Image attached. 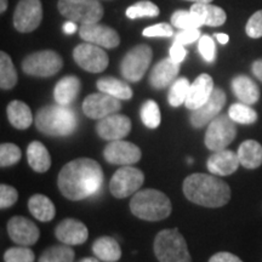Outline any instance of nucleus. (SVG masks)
<instances>
[{"instance_id": "37998d69", "label": "nucleus", "mask_w": 262, "mask_h": 262, "mask_svg": "<svg viewBox=\"0 0 262 262\" xmlns=\"http://www.w3.org/2000/svg\"><path fill=\"white\" fill-rule=\"evenodd\" d=\"M18 193L12 186L2 185L0 186V208L8 209L17 202Z\"/></svg>"}, {"instance_id": "58836bf2", "label": "nucleus", "mask_w": 262, "mask_h": 262, "mask_svg": "<svg viewBox=\"0 0 262 262\" xmlns=\"http://www.w3.org/2000/svg\"><path fill=\"white\" fill-rule=\"evenodd\" d=\"M21 157V149L14 143H3L0 146V165L2 168L15 165L16 163L19 162Z\"/></svg>"}, {"instance_id": "9d476101", "label": "nucleus", "mask_w": 262, "mask_h": 262, "mask_svg": "<svg viewBox=\"0 0 262 262\" xmlns=\"http://www.w3.org/2000/svg\"><path fill=\"white\" fill-rule=\"evenodd\" d=\"M145 181V175L140 169L131 165L123 166L114 172L110 182V191L118 199L126 198L139 192Z\"/></svg>"}, {"instance_id": "a878e982", "label": "nucleus", "mask_w": 262, "mask_h": 262, "mask_svg": "<svg viewBox=\"0 0 262 262\" xmlns=\"http://www.w3.org/2000/svg\"><path fill=\"white\" fill-rule=\"evenodd\" d=\"M93 253L98 260L103 262H117L122 257V249L112 237H101L93 244Z\"/></svg>"}, {"instance_id": "ddd939ff", "label": "nucleus", "mask_w": 262, "mask_h": 262, "mask_svg": "<svg viewBox=\"0 0 262 262\" xmlns=\"http://www.w3.org/2000/svg\"><path fill=\"white\" fill-rule=\"evenodd\" d=\"M81 108L85 116L91 119H103L111 114L119 112L122 110V102L118 98L100 91L85 97Z\"/></svg>"}, {"instance_id": "b1692460", "label": "nucleus", "mask_w": 262, "mask_h": 262, "mask_svg": "<svg viewBox=\"0 0 262 262\" xmlns=\"http://www.w3.org/2000/svg\"><path fill=\"white\" fill-rule=\"evenodd\" d=\"M81 88L79 78L75 75H67L57 81L54 89V98L57 104L68 106L77 98Z\"/></svg>"}, {"instance_id": "de8ad7c7", "label": "nucleus", "mask_w": 262, "mask_h": 262, "mask_svg": "<svg viewBox=\"0 0 262 262\" xmlns=\"http://www.w3.org/2000/svg\"><path fill=\"white\" fill-rule=\"evenodd\" d=\"M209 262H243L237 255L227 253V251H221V253H216L210 257Z\"/></svg>"}, {"instance_id": "4c0bfd02", "label": "nucleus", "mask_w": 262, "mask_h": 262, "mask_svg": "<svg viewBox=\"0 0 262 262\" xmlns=\"http://www.w3.org/2000/svg\"><path fill=\"white\" fill-rule=\"evenodd\" d=\"M125 15L130 19L140 17H157L159 15V8L148 0H140V2L135 3L126 9Z\"/></svg>"}, {"instance_id": "7ed1b4c3", "label": "nucleus", "mask_w": 262, "mask_h": 262, "mask_svg": "<svg viewBox=\"0 0 262 262\" xmlns=\"http://www.w3.org/2000/svg\"><path fill=\"white\" fill-rule=\"evenodd\" d=\"M35 126L48 136H70L77 129V116L71 108L62 104L45 106L38 111L34 118Z\"/></svg>"}, {"instance_id": "a19ab883", "label": "nucleus", "mask_w": 262, "mask_h": 262, "mask_svg": "<svg viewBox=\"0 0 262 262\" xmlns=\"http://www.w3.org/2000/svg\"><path fill=\"white\" fill-rule=\"evenodd\" d=\"M198 50L206 62H212L215 60L216 48L214 39L210 35H202L201 39H199Z\"/></svg>"}, {"instance_id": "ea45409f", "label": "nucleus", "mask_w": 262, "mask_h": 262, "mask_svg": "<svg viewBox=\"0 0 262 262\" xmlns=\"http://www.w3.org/2000/svg\"><path fill=\"white\" fill-rule=\"evenodd\" d=\"M35 255L28 247L10 248L5 251V262H34Z\"/></svg>"}, {"instance_id": "e433bc0d", "label": "nucleus", "mask_w": 262, "mask_h": 262, "mask_svg": "<svg viewBox=\"0 0 262 262\" xmlns=\"http://www.w3.org/2000/svg\"><path fill=\"white\" fill-rule=\"evenodd\" d=\"M189 86H191V84H189L187 78L185 77L178 78V79L173 81L171 86H170L168 95V101L170 106L180 107L182 103H185L188 95Z\"/></svg>"}, {"instance_id": "412c9836", "label": "nucleus", "mask_w": 262, "mask_h": 262, "mask_svg": "<svg viewBox=\"0 0 262 262\" xmlns=\"http://www.w3.org/2000/svg\"><path fill=\"white\" fill-rule=\"evenodd\" d=\"M239 164L241 162H239L237 153L229 149H222L209 157L206 166L212 175L228 176L237 171Z\"/></svg>"}, {"instance_id": "dca6fc26", "label": "nucleus", "mask_w": 262, "mask_h": 262, "mask_svg": "<svg viewBox=\"0 0 262 262\" xmlns=\"http://www.w3.org/2000/svg\"><path fill=\"white\" fill-rule=\"evenodd\" d=\"M80 38L86 42L104 49H114L120 44L119 34L108 26L97 24L81 25L79 29Z\"/></svg>"}, {"instance_id": "39448f33", "label": "nucleus", "mask_w": 262, "mask_h": 262, "mask_svg": "<svg viewBox=\"0 0 262 262\" xmlns=\"http://www.w3.org/2000/svg\"><path fill=\"white\" fill-rule=\"evenodd\" d=\"M153 250L159 262H192L186 239L178 228L160 231L153 243Z\"/></svg>"}, {"instance_id": "2eb2a0df", "label": "nucleus", "mask_w": 262, "mask_h": 262, "mask_svg": "<svg viewBox=\"0 0 262 262\" xmlns=\"http://www.w3.org/2000/svg\"><path fill=\"white\" fill-rule=\"evenodd\" d=\"M103 157L110 164L126 166L140 162L141 157H142V152L134 143L123 140H117L111 141L104 147Z\"/></svg>"}, {"instance_id": "0eeeda50", "label": "nucleus", "mask_w": 262, "mask_h": 262, "mask_svg": "<svg viewBox=\"0 0 262 262\" xmlns=\"http://www.w3.org/2000/svg\"><path fill=\"white\" fill-rule=\"evenodd\" d=\"M235 136H237L235 122L231 119L228 114H221L209 124L205 133V146L210 150L219 152L227 148L233 142Z\"/></svg>"}, {"instance_id": "49530a36", "label": "nucleus", "mask_w": 262, "mask_h": 262, "mask_svg": "<svg viewBox=\"0 0 262 262\" xmlns=\"http://www.w3.org/2000/svg\"><path fill=\"white\" fill-rule=\"evenodd\" d=\"M169 54H170V58H171L172 61H175L176 63H180V64H181V62H183L186 56H187V51H186V49L183 48V45L175 41H173L171 48H170Z\"/></svg>"}, {"instance_id": "cd10ccee", "label": "nucleus", "mask_w": 262, "mask_h": 262, "mask_svg": "<svg viewBox=\"0 0 262 262\" xmlns=\"http://www.w3.org/2000/svg\"><path fill=\"white\" fill-rule=\"evenodd\" d=\"M238 158L245 169H256L262 164V146L255 140H247L239 146Z\"/></svg>"}, {"instance_id": "c9c22d12", "label": "nucleus", "mask_w": 262, "mask_h": 262, "mask_svg": "<svg viewBox=\"0 0 262 262\" xmlns=\"http://www.w3.org/2000/svg\"><path fill=\"white\" fill-rule=\"evenodd\" d=\"M140 117L142 123L148 129H157L160 125V122H162V114H160L158 103L153 100H147L141 106Z\"/></svg>"}, {"instance_id": "603ef678", "label": "nucleus", "mask_w": 262, "mask_h": 262, "mask_svg": "<svg viewBox=\"0 0 262 262\" xmlns=\"http://www.w3.org/2000/svg\"><path fill=\"white\" fill-rule=\"evenodd\" d=\"M8 9V0H0V12H5Z\"/></svg>"}, {"instance_id": "f3484780", "label": "nucleus", "mask_w": 262, "mask_h": 262, "mask_svg": "<svg viewBox=\"0 0 262 262\" xmlns=\"http://www.w3.org/2000/svg\"><path fill=\"white\" fill-rule=\"evenodd\" d=\"M8 233L14 243L22 247H31L38 242L40 232L34 222L24 216H14L8 222Z\"/></svg>"}, {"instance_id": "72a5a7b5", "label": "nucleus", "mask_w": 262, "mask_h": 262, "mask_svg": "<svg viewBox=\"0 0 262 262\" xmlns=\"http://www.w3.org/2000/svg\"><path fill=\"white\" fill-rule=\"evenodd\" d=\"M228 116L233 122L244 124V125L254 124L258 118L256 111L243 102L232 104L228 110Z\"/></svg>"}, {"instance_id": "20e7f679", "label": "nucleus", "mask_w": 262, "mask_h": 262, "mask_svg": "<svg viewBox=\"0 0 262 262\" xmlns=\"http://www.w3.org/2000/svg\"><path fill=\"white\" fill-rule=\"evenodd\" d=\"M130 210L136 217L145 221H162L172 211L170 199L158 189H141L131 198Z\"/></svg>"}, {"instance_id": "6e6552de", "label": "nucleus", "mask_w": 262, "mask_h": 262, "mask_svg": "<svg viewBox=\"0 0 262 262\" xmlns=\"http://www.w3.org/2000/svg\"><path fill=\"white\" fill-rule=\"evenodd\" d=\"M62 67H63V61L61 56L52 50L34 52L22 61V71L32 77H52L57 74Z\"/></svg>"}, {"instance_id": "c756f323", "label": "nucleus", "mask_w": 262, "mask_h": 262, "mask_svg": "<svg viewBox=\"0 0 262 262\" xmlns=\"http://www.w3.org/2000/svg\"><path fill=\"white\" fill-rule=\"evenodd\" d=\"M28 209L35 219L41 222H49L56 215L54 203L44 194H34L29 198Z\"/></svg>"}, {"instance_id": "a18cd8bd", "label": "nucleus", "mask_w": 262, "mask_h": 262, "mask_svg": "<svg viewBox=\"0 0 262 262\" xmlns=\"http://www.w3.org/2000/svg\"><path fill=\"white\" fill-rule=\"evenodd\" d=\"M201 39V32H199L198 28H189V29H182L180 31L178 34L175 35V42H179V44L186 45V44H192Z\"/></svg>"}, {"instance_id": "393cba45", "label": "nucleus", "mask_w": 262, "mask_h": 262, "mask_svg": "<svg viewBox=\"0 0 262 262\" xmlns=\"http://www.w3.org/2000/svg\"><path fill=\"white\" fill-rule=\"evenodd\" d=\"M191 11L195 12L196 15L201 16L204 26H210V27H220L227 19L225 10L220 6L212 5L211 3H195L192 5Z\"/></svg>"}, {"instance_id": "864d4df0", "label": "nucleus", "mask_w": 262, "mask_h": 262, "mask_svg": "<svg viewBox=\"0 0 262 262\" xmlns=\"http://www.w3.org/2000/svg\"><path fill=\"white\" fill-rule=\"evenodd\" d=\"M101 260H98L97 257H85L83 260L78 261V262H100Z\"/></svg>"}, {"instance_id": "4be33fe9", "label": "nucleus", "mask_w": 262, "mask_h": 262, "mask_svg": "<svg viewBox=\"0 0 262 262\" xmlns=\"http://www.w3.org/2000/svg\"><path fill=\"white\" fill-rule=\"evenodd\" d=\"M180 73V63L171 58H164L158 62L149 74V84L157 90L165 89L176 80Z\"/></svg>"}, {"instance_id": "f03ea898", "label": "nucleus", "mask_w": 262, "mask_h": 262, "mask_svg": "<svg viewBox=\"0 0 262 262\" xmlns=\"http://www.w3.org/2000/svg\"><path fill=\"white\" fill-rule=\"evenodd\" d=\"M182 189L189 202L205 208H221L231 201V188L216 175L192 173L185 179Z\"/></svg>"}, {"instance_id": "bb28decb", "label": "nucleus", "mask_w": 262, "mask_h": 262, "mask_svg": "<svg viewBox=\"0 0 262 262\" xmlns=\"http://www.w3.org/2000/svg\"><path fill=\"white\" fill-rule=\"evenodd\" d=\"M27 160L29 166L37 172H47L51 166V157L47 147L39 141H33L27 148Z\"/></svg>"}, {"instance_id": "423d86ee", "label": "nucleus", "mask_w": 262, "mask_h": 262, "mask_svg": "<svg viewBox=\"0 0 262 262\" xmlns=\"http://www.w3.org/2000/svg\"><path fill=\"white\" fill-rule=\"evenodd\" d=\"M62 16L80 25L97 24L103 17V8L98 0H58Z\"/></svg>"}, {"instance_id": "5701e85b", "label": "nucleus", "mask_w": 262, "mask_h": 262, "mask_svg": "<svg viewBox=\"0 0 262 262\" xmlns=\"http://www.w3.org/2000/svg\"><path fill=\"white\" fill-rule=\"evenodd\" d=\"M232 90L241 102L255 104L260 98V89L256 83L247 75H237L232 80Z\"/></svg>"}, {"instance_id": "2f4dec72", "label": "nucleus", "mask_w": 262, "mask_h": 262, "mask_svg": "<svg viewBox=\"0 0 262 262\" xmlns=\"http://www.w3.org/2000/svg\"><path fill=\"white\" fill-rule=\"evenodd\" d=\"M17 84V72L12 63L11 57L5 51L0 52V88L10 90Z\"/></svg>"}, {"instance_id": "09e8293b", "label": "nucleus", "mask_w": 262, "mask_h": 262, "mask_svg": "<svg viewBox=\"0 0 262 262\" xmlns=\"http://www.w3.org/2000/svg\"><path fill=\"white\" fill-rule=\"evenodd\" d=\"M251 71H253L255 77L262 81V58L254 62L253 66H251Z\"/></svg>"}, {"instance_id": "1a4fd4ad", "label": "nucleus", "mask_w": 262, "mask_h": 262, "mask_svg": "<svg viewBox=\"0 0 262 262\" xmlns=\"http://www.w3.org/2000/svg\"><path fill=\"white\" fill-rule=\"evenodd\" d=\"M152 57L153 51L148 45H136L135 48L126 52L122 60V63H120L122 75L126 80L133 81V83L141 80L149 68Z\"/></svg>"}, {"instance_id": "aec40b11", "label": "nucleus", "mask_w": 262, "mask_h": 262, "mask_svg": "<svg viewBox=\"0 0 262 262\" xmlns=\"http://www.w3.org/2000/svg\"><path fill=\"white\" fill-rule=\"evenodd\" d=\"M214 80L209 74L203 73L195 78L189 86L187 98H186V107L188 110L194 111L196 108L203 106L214 91Z\"/></svg>"}, {"instance_id": "3c124183", "label": "nucleus", "mask_w": 262, "mask_h": 262, "mask_svg": "<svg viewBox=\"0 0 262 262\" xmlns=\"http://www.w3.org/2000/svg\"><path fill=\"white\" fill-rule=\"evenodd\" d=\"M215 38L217 39L219 42L222 45L227 44L228 40H229V37L227 34H225V33H217V34H215Z\"/></svg>"}, {"instance_id": "4468645a", "label": "nucleus", "mask_w": 262, "mask_h": 262, "mask_svg": "<svg viewBox=\"0 0 262 262\" xmlns=\"http://www.w3.org/2000/svg\"><path fill=\"white\" fill-rule=\"evenodd\" d=\"M226 100H227V96L225 91L221 88H215L209 100L203 106L192 111L191 117H189L192 126L195 129H201L203 126L209 125L210 122L220 114L226 104Z\"/></svg>"}, {"instance_id": "8fccbe9b", "label": "nucleus", "mask_w": 262, "mask_h": 262, "mask_svg": "<svg viewBox=\"0 0 262 262\" xmlns=\"http://www.w3.org/2000/svg\"><path fill=\"white\" fill-rule=\"evenodd\" d=\"M77 25H75L74 21H68L63 25V32L66 34H74L77 32Z\"/></svg>"}, {"instance_id": "f257e3e1", "label": "nucleus", "mask_w": 262, "mask_h": 262, "mask_svg": "<svg viewBox=\"0 0 262 262\" xmlns=\"http://www.w3.org/2000/svg\"><path fill=\"white\" fill-rule=\"evenodd\" d=\"M102 185V168L91 158H77L67 163L57 178V186L62 195L73 202L96 194Z\"/></svg>"}, {"instance_id": "79ce46f5", "label": "nucleus", "mask_w": 262, "mask_h": 262, "mask_svg": "<svg viewBox=\"0 0 262 262\" xmlns=\"http://www.w3.org/2000/svg\"><path fill=\"white\" fill-rule=\"evenodd\" d=\"M245 32H247L248 37L253 39H258L262 37V10H258L248 19Z\"/></svg>"}, {"instance_id": "6ab92c4d", "label": "nucleus", "mask_w": 262, "mask_h": 262, "mask_svg": "<svg viewBox=\"0 0 262 262\" xmlns=\"http://www.w3.org/2000/svg\"><path fill=\"white\" fill-rule=\"evenodd\" d=\"M55 235L62 244L80 245L89 238V231L83 222L74 219H64L57 225Z\"/></svg>"}, {"instance_id": "7c9ffc66", "label": "nucleus", "mask_w": 262, "mask_h": 262, "mask_svg": "<svg viewBox=\"0 0 262 262\" xmlns=\"http://www.w3.org/2000/svg\"><path fill=\"white\" fill-rule=\"evenodd\" d=\"M97 89L101 93L108 94L118 100H130L133 97V89L125 81L117 79L113 77H103L97 80Z\"/></svg>"}, {"instance_id": "9b49d317", "label": "nucleus", "mask_w": 262, "mask_h": 262, "mask_svg": "<svg viewBox=\"0 0 262 262\" xmlns=\"http://www.w3.org/2000/svg\"><path fill=\"white\" fill-rule=\"evenodd\" d=\"M73 58L80 68L90 73H101L106 70L110 63V58L106 51L91 42L78 45L73 50Z\"/></svg>"}, {"instance_id": "f704fd0d", "label": "nucleus", "mask_w": 262, "mask_h": 262, "mask_svg": "<svg viewBox=\"0 0 262 262\" xmlns=\"http://www.w3.org/2000/svg\"><path fill=\"white\" fill-rule=\"evenodd\" d=\"M171 24L173 27L179 29H189V28H199L203 24L201 16L196 15L195 12L185 11V10H178L171 16Z\"/></svg>"}, {"instance_id": "a211bd4d", "label": "nucleus", "mask_w": 262, "mask_h": 262, "mask_svg": "<svg viewBox=\"0 0 262 262\" xmlns=\"http://www.w3.org/2000/svg\"><path fill=\"white\" fill-rule=\"evenodd\" d=\"M96 131L97 135L103 140H122L129 135L131 131V120L124 114H111L103 119H100L96 125Z\"/></svg>"}, {"instance_id": "5fc2aeb1", "label": "nucleus", "mask_w": 262, "mask_h": 262, "mask_svg": "<svg viewBox=\"0 0 262 262\" xmlns=\"http://www.w3.org/2000/svg\"><path fill=\"white\" fill-rule=\"evenodd\" d=\"M187 2H193L195 4V3H204V4H206V3H211L212 0H187Z\"/></svg>"}, {"instance_id": "f8f14e48", "label": "nucleus", "mask_w": 262, "mask_h": 262, "mask_svg": "<svg viewBox=\"0 0 262 262\" xmlns=\"http://www.w3.org/2000/svg\"><path fill=\"white\" fill-rule=\"evenodd\" d=\"M42 19L40 0H19L14 14V27L19 33H29L39 27Z\"/></svg>"}, {"instance_id": "473e14b6", "label": "nucleus", "mask_w": 262, "mask_h": 262, "mask_svg": "<svg viewBox=\"0 0 262 262\" xmlns=\"http://www.w3.org/2000/svg\"><path fill=\"white\" fill-rule=\"evenodd\" d=\"M75 253L70 245H54L41 254L38 262H73Z\"/></svg>"}, {"instance_id": "c03bdc74", "label": "nucleus", "mask_w": 262, "mask_h": 262, "mask_svg": "<svg viewBox=\"0 0 262 262\" xmlns=\"http://www.w3.org/2000/svg\"><path fill=\"white\" fill-rule=\"evenodd\" d=\"M142 34L143 37H148V38H156V37L170 38L173 35V31L171 26L168 24H158L143 29Z\"/></svg>"}, {"instance_id": "c85d7f7f", "label": "nucleus", "mask_w": 262, "mask_h": 262, "mask_svg": "<svg viewBox=\"0 0 262 262\" xmlns=\"http://www.w3.org/2000/svg\"><path fill=\"white\" fill-rule=\"evenodd\" d=\"M8 118L11 125L18 130L28 129L33 123L31 108L22 101H12L8 106Z\"/></svg>"}]
</instances>
